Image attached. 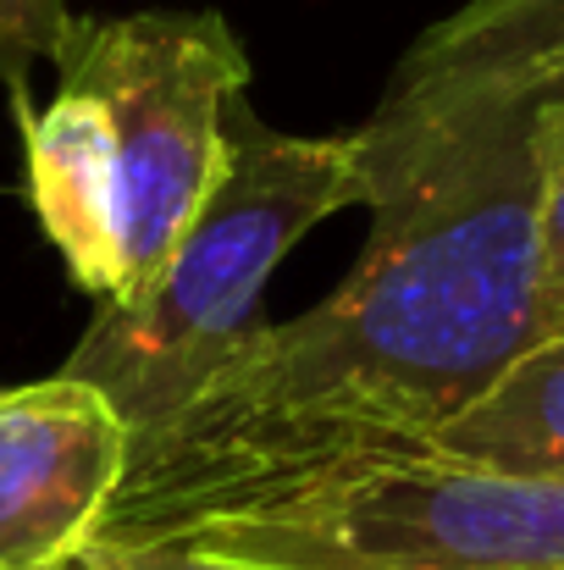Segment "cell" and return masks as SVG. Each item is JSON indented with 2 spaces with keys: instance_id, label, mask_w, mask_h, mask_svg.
I'll return each mask as SVG.
<instances>
[{
  "instance_id": "obj_1",
  "label": "cell",
  "mask_w": 564,
  "mask_h": 570,
  "mask_svg": "<svg viewBox=\"0 0 564 570\" xmlns=\"http://www.w3.org/2000/svg\"><path fill=\"white\" fill-rule=\"evenodd\" d=\"M537 106H487L366 150L376 227L294 322H255L184 404L133 432L89 549L172 543L382 460L426 454L554 338Z\"/></svg>"
},
{
  "instance_id": "obj_2",
  "label": "cell",
  "mask_w": 564,
  "mask_h": 570,
  "mask_svg": "<svg viewBox=\"0 0 564 570\" xmlns=\"http://www.w3.org/2000/svg\"><path fill=\"white\" fill-rule=\"evenodd\" d=\"M56 78L44 111L11 89L28 205L67 277L117 305L156 283L221 184L249 56L221 11L78 17Z\"/></svg>"
},
{
  "instance_id": "obj_3",
  "label": "cell",
  "mask_w": 564,
  "mask_h": 570,
  "mask_svg": "<svg viewBox=\"0 0 564 570\" xmlns=\"http://www.w3.org/2000/svg\"><path fill=\"white\" fill-rule=\"evenodd\" d=\"M349 205H366L355 134H283L238 95L227 106V167L205 210L150 288L100 311L61 377L100 387L128 432L167 421L255 327V299L283 255Z\"/></svg>"
},
{
  "instance_id": "obj_4",
  "label": "cell",
  "mask_w": 564,
  "mask_h": 570,
  "mask_svg": "<svg viewBox=\"0 0 564 570\" xmlns=\"http://www.w3.org/2000/svg\"><path fill=\"white\" fill-rule=\"evenodd\" d=\"M172 543L288 570H564V476L409 454Z\"/></svg>"
},
{
  "instance_id": "obj_5",
  "label": "cell",
  "mask_w": 564,
  "mask_h": 570,
  "mask_svg": "<svg viewBox=\"0 0 564 570\" xmlns=\"http://www.w3.org/2000/svg\"><path fill=\"white\" fill-rule=\"evenodd\" d=\"M122 410L78 377L0 387V570L72 566L122 471Z\"/></svg>"
},
{
  "instance_id": "obj_6",
  "label": "cell",
  "mask_w": 564,
  "mask_h": 570,
  "mask_svg": "<svg viewBox=\"0 0 564 570\" xmlns=\"http://www.w3.org/2000/svg\"><path fill=\"white\" fill-rule=\"evenodd\" d=\"M560 45L564 0H471L415 39L382 106L355 134L366 145H387L465 111L537 100V72Z\"/></svg>"
},
{
  "instance_id": "obj_7",
  "label": "cell",
  "mask_w": 564,
  "mask_h": 570,
  "mask_svg": "<svg viewBox=\"0 0 564 570\" xmlns=\"http://www.w3.org/2000/svg\"><path fill=\"white\" fill-rule=\"evenodd\" d=\"M426 454L515 476H564V338H548L515 361L432 438Z\"/></svg>"
},
{
  "instance_id": "obj_8",
  "label": "cell",
  "mask_w": 564,
  "mask_h": 570,
  "mask_svg": "<svg viewBox=\"0 0 564 570\" xmlns=\"http://www.w3.org/2000/svg\"><path fill=\"white\" fill-rule=\"evenodd\" d=\"M537 156H543V299L554 338H564V89L537 106Z\"/></svg>"
},
{
  "instance_id": "obj_9",
  "label": "cell",
  "mask_w": 564,
  "mask_h": 570,
  "mask_svg": "<svg viewBox=\"0 0 564 570\" xmlns=\"http://www.w3.org/2000/svg\"><path fill=\"white\" fill-rule=\"evenodd\" d=\"M67 0H0V78L6 89H28L33 61H56L72 33Z\"/></svg>"
},
{
  "instance_id": "obj_10",
  "label": "cell",
  "mask_w": 564,
  "mask_h": 570,
  "mask_svg": "<svg viewBox=\"0 0 564 570\" xmlns=\"http://www.w3.org/2000/svg\"><path fill=\"white\" fill-rule=\"evenodd\" d=\"M78 566L89 570H288V566H260V560H238V554H210L194 543H133V549H83Z\"/></svg>"
},
{
  "instance_id": "obj_11",
  "label": "cell",
  "mask_w": 564,
  "mask_h": 570,
  "mask_svg": "<svg viewBox=\"0 0 564 570\" xmlns=\"http://www.w3.org/2000/svg\"><path fill=\"white\" fill-rule=\"evenodd\" d=\"M560 89H564V45L554 50V61L537 72V100H548V95H560Z\"/></svg>"
},
{
  "instance_id": "obj_12",
  "label": "cell",
  "mask_w": 564,
  "mask_h": 570,
  "mask_svg": "<svg viewBox=\"0 0 564 570\" xmlns=\"http://www.w3.org/2000/svg\"><path fill=\"white\" fill-rule=\"evenodd\" d=\"M61 570H89V566H78V560H72V566H61Z\"/></svg>"
}]
</instances>
